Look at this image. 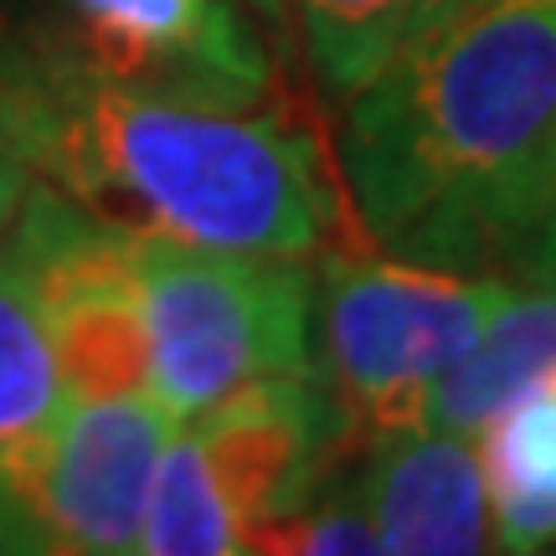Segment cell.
<instances>
[{
    "mask_svg": "<svg viewBox=\"0 0 556 556\" xmlns=\"http://www.w3.org/2000/svg\"><path fill=\"white\" fill-rule=\"evenodd\" d=\"M41 31L88 73L197 109H258L268 47L238 0H26Z\"/></svg>",
    "mask_w": 556,
    "mask_h": 556,
    "instance_id": "cell-8",
    "label": "cell"
},
{
    "mask_svg": "<svg viewBox=\"0 0 556 556\" xmlns=\"http://www.w3.org/2000/svg\"><path fill=\"white\" fill-rule=\"evenodd\" d=\"M458 5H469V0H422V11H417V26L413 31H422V26H433V21H443V16H454ZM407 31V37H413Z\"/></svg>",
    "mask_w": 556,
    "mask_h": 556,
    "instance_id": "cell-17",
    "label": "cell"
},
{
    "mask_svg": "<svg viewBox=\"0 0 556 556\" xmlns=\"http://www.w3.org/2000/svg\"><path fill=\"white\" fill-rule=\"evenodd\" d=\"M26 186H31V160H26L16 129L5 119V103H0V232H5V222L16 217Z\"/></svg>",
    "mask_w": 556,
    "mask_h": 556,
    "instance_id": "cell-16",
    "label": "cell"
},
{
    "mask_svg": "<svg viewBox=\"0 0 556 556\" xmlns=\"http://www.w3.org/2000/svg\"><path fill=\"white\" fill-rule=\"evenodd\" d=\"M356 428L315 371L258 377L170 428L139 552L232 556L330 484Z\"/></svg>",
    "mask_w": 556,
    "mask_h": 556,
    "instance_id": "cell-3",
    "label": "cell"
},
{
    "mask_svg": "<svg viewBox=\"0 0 556 556\" xmlns=\"http://www.w3.org/2000/svg\"><path fill=\"white\" fill-rule=\"evenodd\" d=\"M170 428L150 392L67 397L52 433L0 464V556L139 552Z\"/></svg>",
    "mask_w": 556,
    "mask_h": 556,
    "instance_id": "cell-6",
    "label": "cell"
},
{
    "mask_svg": "<svg viewBox=\"0 0 556 556\" xmlns=\"http://www.w3.org/2000/svg\"><path fill=\"white\" fill-rule=\"evenodd\" d=\"M556 371V289H516L484 325L475 351L428 397V422L443 433L479 438V428Z\"/></svg>",
    "mask_w": 556,
    "mask_h": 556,
    "instance_id": "cell-10",
    "label": "cell"
},
{
    "mask_svg": "<svg viewBox=\"0 0 556 556\" xmlns=\"http://www.w3.org/2000/svg\"><path fill=\"white\" fill-rule=\"evenodd\" d=\"M510 278L454 274L402 258H325L315 274V340L325 387L356 443L428 422V397L475 351Z\"/></svg>",
    "mask_w": 556,
    "mask_h": 556,
    "instance_id": "cell-5",
    "label": "cell"
},
{
    "mask_svg": "<svg viewBox=\"0 0 556 556\" xmlns=\"http://www.w3.org/2000/svg\"><path fill=\"white\" fill-rule=\"evenodd\" d=\"M62 407H67V381L52 336L41 325L31 289L0 253V464H11L52 433Z\"/></svg>",
    "mask_w": 556,
    "mask_h": 556,
    "instance_id": "cell-12",
    "label": "cell"
},
{
    "mask_svg": "<svg viewBox=\"0 0 556 556\" xmlns=\"http://www.w3.org/2000/svg\"><path fill=\"white\" fill-rule=\"evenodd\" d=\"M505 274L516 283H531V289H556V150L546 160V176H541L536 206H531V222L526 232L510 248V263Z\"/></svg>",
    "mask_w": 556,
    "mask_h": 556,
    "instance_id": "cell-15",
    "label": "cell"
},
{
    "mask_svg": "<svg viewBox=\"0 0 556 556\" xmlns=\"http://www.w3.org/2000/svg\"><path fill=\"white\" fill-rule=\"evenodd\" d=\"M304 58L330 103L356 99L417 26L422 0H289Z\"/></svg>",
    "mask_w": 556,
    "mask_h": 556,
    "instance_id": "cell-13",
    "label": "cell"
},
{
    "mask_svg": "<svg viewBox=\"0 0 556 556\" xmlns=\"http://www.w3.org/2000/svg\"><path fill=\"white\" fill-rule=\"evenodd\" d=\"M495 552H556V371L479 428Z\"/></svg>",
    "mask_w": 556,
    "mask_h": 556,
    "instance_id": "cell-11",
    "label": "cell"
},
{
    "mask_svg": "<svg viewBox=\"0 0 556 556\" xmlns=\"http://www.w3.org/2000/svg\"><path fill=\"white\" fill-rule=\"evenodd\" d=\"M556 150V0H469L340 103V186L387 258L505 278Z\"/></svg>",
    "mask_w": 556,
    "mask_h": 556,
    "instance_id": "cell-1",
    "label": "cell"
},
{
    "mask_svg": "<svg viewBox=\"0 0 556 556\" xmlns=\"http://www.w3.org/2000/svg\"><path fill=\"white\" fill-rule=\"evenodd\" d=\"M253 552H289V556H325V552H340V556H366V552H381V536H377V520L371 510L361 505L356 484L351 479L330 475V484L319 490L309 505H299L294 516L274 520Z\"/></svg>",
    "mask_w": 556,
    "mask_h": 556,
    "instance_id": "cell-14",
    "label": "cell"
},
{
    "mask_svg": "<svg viewBox=\"0 0 556 556\" xmlns=\"http://www.w3.org/2000/svg\"><path fill=\"white\" fill-rule=\"evenodd\" d=\"M139 227L114 222L31 176L0 253L31 289L67 397L150 392V336L135 274Z\"/></svg>",
    "mask_w": 556,
    "mask_h": 556,
    "instance_id": "cell-7",
    "label": "cell"
},
{
    "mask_svg": "<svg viewBox=\"0 0 556 556\" xmlns=\"http://www.w3.org/2000/svg\"><path fill=\"white\" fill-rule=\"evenodd\" d=\"M135 274L150 336V397L176 422L258 377L315 371V274L299 258L139 232Z\"/></svg>",
    "mask_w": 556,
    "mask_h": 556,
    "instance_id": "cell-4",
    "label": "cell"
},
{
    "mask_svg": "<svg viewBox=\"0 0 556 556\" xmlns=\"http://www.w3.org/2000/svg\"><path fill=\"white\" fill-rule=\"evenodd\" d=\"M361 505L377 520L381 552L397 556H469L490 552V484L479 443L443 428H407L366 443V464L351 475Z\"/></svg>",
    "mask_w": 556,
    "mask_h": 556,
    "instance_id": "cell-9",
    "label": "cell"
},
{
    "mask_svg": "<svg viewBox=\"0 0 556 556\" xmlns=\"http://www.w3.org/2000/svg\"><path fill=\"white\" fill-rule=\"evenodd\" d=\"M0 103L31 176L139 232L304 258L336 232L319 139L253 109L150 99L88 73L26 5H0Z\"/></svg>",
    "mask_w": 556,
    "mask_h": 556,
    "instance_id": "cell-2",
    "label": "cell"
}]
</instances>
